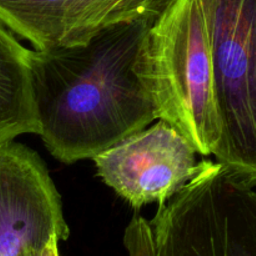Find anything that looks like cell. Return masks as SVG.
Returning a JSON list of instances; mask_svg holds the SVG:
<instances>
[{"label": "cell", "mask_w": 256, "mask_h": 256, "mask_svg": "<svg viewBox=\"0 0 256 256\" xmlns=\"http://www.w3.org/2000/svg\"><path fill=\"white\" fill-rule=\"evenodd\" d=\"M152 22L116 25L78 46L32 50L40 136L55 159L92 160L158 119L139 74Z\"/></svg>", "instance_id": "cell-1"}, {"label": "cell", "mask_w": 256, "mask_h": 256, "mask_svg": "<svg viewBox=\"0 0 256 256\" xmlns=\"http://www.w3.org/2000/svg\"><path fill=\"white\" fill-rule=\"evenodd\" d=\"M209 9L210 0H172L152 22L139 58L158 119L202 156L214 155L222 139Z\"/></svg>", "instance_id": "cell-2"}, {"label": "cell", "mask_w": 256, "mask_h": 256, "mask_svg": "<svg viewBox=\"0 0 256 256\" xmlns=\"http://www.w3.org/2000/svg\"><path fill=\"white\" fill-rule=\"evenodd\" d=\"M255 188L220 162L202 160L150 222L155 256H256Z\"/></svg>", "instance_id": "cell-3"}, {"label": "cell", "mask_w": 256, "mask_h": 256, "mask_svg": "<svg viewBox=\"0 0 256 256\" xmlns=\"http://www.w3.org/2000/svg\"><path fill=\"white\" fill-rule=\"evenodd\" d=\"M209 14L222 122L214 156L256 186V0H210Z\"/></svg>", "instance_id": "cell-4"}, {"label": "cell", "mask_w": 256, "mask_h": 256, "mask_svg": "<svg viewBox=\"0 0 256 256\" xmlns=\"http://www.w3.org/2000/svg\"><path fill=\"white\" fill-rule=\"evenodd\" d=\"M192 145L160 120L95 156L98 175L132 208L169 202L199 172Z\"/></svg>", "instance_id": "cell-5"}, {"label": "cell", "mask_w": 256, "mask_h": 256, "mask_svg": "<svg viewBox=\"0 0 256 256\" xmlns=\"http://www.w3.org/2000/svg\"><path fill=\"white\" fill-rule=\"evenodd\" d=\"M69 236L62 196L42 158L20 142L0 145V256Z\"/></svg>", "instance_id": "cell-6"}, {"label": "cell", "mask_w": 256, "mask_h": 256, "mask_svg": "<svg viewBox=\"0 0 256 256\" xmlns=\"http://www.w3.org/2000/svg\"><path fill=\"white\" fill-rule=\"evenodd\" d=\"M172 0H0V22L35 50L78 46L109 28L155 22Z\"/></svg>", "instance_id": "cell-7"}, {"label": "cell", "mask_w": 256, "mask_h": 256, "mask_svg": "<svg viewBox=\"0 0 256 256\" xmlns=\"http://www.w3.org/2000/svg\"><path fill=\"white\" fill-rule=\"evenodd\" d=\"M30 54L32 50L0 22V145L20 135H40Z\"/></svg>", "instance_id": "cell-8"}, {"label": "cell", "mask_w": 256, "mask_h": 256, "mask_svg": "<svg viewBox=\"0 0 256 256\" xmlns=\"http://www.w3.org/2000/svg\"><path fill=\"white\" fill-rule=\"evenodd\" d=\"M124 244L129 256H155L152 228L142 216H134L128 225Z\"/></svg>", "instance_id": "cell-9"}, {"label": "cell", "mask_w": 256, "mask_h": 256, "mask_svg": "<svg viewBox=\"0 0 256 256\" xmlns=\"http://www.w3.org/2000/svg\"><path fill=\"white\" fill-rule=\"evenodd\" d=\"M59 242L60 240L58 238H52L42 246H32L22 250L19 256H60Z\"/></svg>", "instance_id": "cell-10"}]
</instances>
